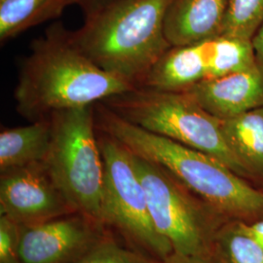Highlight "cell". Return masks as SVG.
I'll return each mask as SVG.
<instances>
[{"label": "cell", "instance_id": "1", "mask_svg": "<svg viewBox=\"0 0 263 263\" xmlns=\"http://www.w3.org/2000/svg\"><path fill=\"white\" fill-rule=\"evenodd\" d=\"M134 87L95 65L76 46L71 31L57 23L32 42L20 67L14 97L20 115L33 122L93 105Z\"/></svg>", "mask_w": 263, "mask_h": 263}, {"label": "cell", "instance_id": "2", "mask_svg": "<svg viewBox=\"0 0 263 263\" xmlns=\"http://www.w3.org/2000/svg\"><path fill=\"white\" fill-rule=\"evenodd\" d=\"M97 129L136 155L169 171L226 220L246 221L263 215V189L221 161L127 122L102 103L95 104Z\"/></svg>", "mask_w": 263, "mask_h": 263}, {"label": "cell", "instance_id": "3", "mask_svg": "<svg viewBox=\"0 0 263 263\" xmlns=\"http://www.w3.org/2000/svg\"><path fill=\"white\" fill-rule=\"evenodd\" d=\"M171 0H113L86 15L71 36L95 65L135 86L172 45L164 23Z\"/></svg>", "mask_w": 263, "mask_h": 263}, {"label": "cell", "instance_id": "4", "mask_svg": "<svg viewBox=\"0 0 263 263\" xmlns=\"http://www.w3.org/2000/svg\"><path fill=\"white\" fill-rule=\"evenodd\" d=\"M127 122L221 161L240 177L254 182L226 140L222 120L187 92L136 86L100 102Z\"/></svg>", "mask_w": 263, "mask_h": 263}, {"label": "cell", "instance_id": "5", "mask_svg": "<svg viewBox=\"0 0 263 263\" xmlns=\"http://www.w3.org/2000/svg\"><path fill=\"white\" fill-rule=\"evenodd\" d=\"M51 143L45 163L76 212L103 223L104 169L95 104L51 116Z\"/></svg>", "mask_w": 263, "mask_h": 263}, {"label": "cell", "instance_id": "6", "mask_svg": "<svg viewBox=\"0 0 263 263\" xmlns=\"http://www.w3.org/2000/svg\"><path fill=\"white\" fill-rule=\"evenodd\" d=\"M131 157L154 226L174 253L213 255L216 233L227 220L169 171L133 152Z\"/></svg>", "mask_w": 263, "mask_h": 263}, {"label": "cell", "instance_id": "7", "mask_svg": "<svg viewBox=\"0 0 263 263\" xmlns=\"http://www.w3.org/2000/svg\"><path fill=\"white\" fill-rule=\"evenodd\" d=\"M98 140L104 161V226L116 232L128 247L164 262L174 249L154 226L131 152L120 141L100 130Z\"/></svg>", "mask_w": 263, "mask_h": 263}, {"label": "cell", "instance_id": "8", "mask_svg": "<svg viewBox=\"0 0 263 263\" xmlns=\"http://www.w3.org/2000/svg\"><path fill=\"white\" fill-rule=\"evenodd\" d=\"M108 233L104 224L80 212L20 226V262H78Z\"/></svg>", "mask_w": 263, "mask_h": 263}, {"label": "cell", "instance_id": "9", "mask_svg": "<svg viewBox=\"0 0 263 263\" xmlns=\"http://www.w3.org/2000/svg\"><path fill=\"white\" fill-rule=\"evenodd\" d=\"M0 173V215L19 226H33L76 212L45 162Z\"/></svg>", "mask_w": 263, "mask_h": 263}, {"label": "cell", "instance_id": "10", "mask_svg": "<svg viewBox=\"0 0 263 263\" xmlns=\"http://www.w3.org/2000/svg\"><path fill=\"white\" fill-rule=\"evenodd\" d=\"M220 120L263 107V71L257 66L194 85L186 91Z\"/></svg>", "mask_w": 263, "mask_h": 263}, {"label": "cell", "instance_id": "11", "mask_svg": "<svg viewBox=\"0 0 263 263\" xmlns=\"http://www.w3.org/2000/svg\"><path fill=\"white\" fill-rule=\"evenodd\" d=\"M213 38L183 46H172L139 86L183 92L210 80L214 60Z\"/></svg>", "mask_w": 263, "mask_h": 263}, {"label": "cell", "instance_id": "12", "mask_svg": "<svg viewBox=\"0 0 263 263\" xmlns=\"http://www.w3.org/2000/svg\"><path fill=\"white\" fill-rule=\"evenodd\" d=\"M229 0H171L164 29L172 46H183L220 34Z\"/></svg>", "mask_w": 263, "mask_h": 263}, {"label": "cell", "instance_id": "13", "mask_svg": "<svg viewBox=\"0 0 263 263\" xmlns=\"http://www.w3.org/2000/svg\"><path fill=\"white\" fill-rule=\"evenodd\" d=\"M51 143V120L44 118L0 134V172L45 162Z\"/></svg>", "mask_w": 263, "mask_h": 263}, {"label": "cell", "instance_id": "14", "mask_svg": "<svg viewBox=\"0 0 263 263\" xmlns=\"http://www.w3.org/2000/svg\"><path fill=\"white\" fill-rule=\"evenodd\" d=\"M226 141L252 175L263 185V107L222 120Z\"/></svg>", "mask_w": 263, "mask_h": 263}, {"label": "cell", "instance_id": "15", "mask_svg": "<svg viewBox=\"0 0 263 263\" xmlns=\"http://www.w3.org/2000/svg\"><path fill=\"white\" fill-rule=\"evenodd\" d=\"M79 0H0V41L3 43L50 20Z\"/></svg>", "mask_w": 263, "mask_h": 263}, {"label": "cell", "instance_id": "16", "mask_svg": "<svg viewBox=\"0 0 263 263\" xmlns=\"http://www.w3.org/2000/svg\"><path fill=\"white\" fill-rule=\"evenodd\" d=\"M214 254L222 263H263V248L249 235L243 221H226L216 233Z\"/></svg>", "mask_w": 263, "mask_h": 263}, {"label": "cell", "instance_id": "17", "mask_svg": "<svg viewBox=\"0 0 263 263\" xmlns=\"http://www.w3.org/2000/svg\"><path fill=\"white\" fill-rule=\"evenodd\" d=\"M263 24V0H229L219 35L252 40Z\"/></svg>", "mask_w": 263, "mask_h": 263}, {"label": "cell", "instance_id": "18", "mask_svg": "<svg viewBox=\"0 0 263 263\" xmlns=\"http://www.w3.org/2000/svg\"><path fill=\"white\" fill-rule=\"evenodd\" d=\"M76 263H163L141 254L127 245H122L113 237L112 232Z\"/></svg>", "mask_w": 263, "mask_h": 263}, {"label": "cell", "instance_id": "19", "mask_svg": "<svg viewBox=\"0 0 263 263\" xmlns=\"http://www.w3.org/2000/svg\"><path fill=\"white\" fill-rule=\"evenodd\" d=\"M20 226L10 217L0 215V263H21Z\"/></svg>", "mask_w": 263, "mask_h": 263}, {"label": "cell", "instance_id": "20", "mask_svg": "<svg viewBox=\"0 0 263 263\" xmlns=\"http://www.w3.org/2000/svg\"><path fill=\"white\" fill-rule=\"evenodd\" d=\"M163 263H221L213 255H186L173 253Z\"/></svg>", "mask_w": 263, "mask_h": 263}, {"label": "cell", "instance_id": "21", "mask_svg": "<svg viewBox=\"0 0 263 263\" xmlns=\"http://www.w3.org/2000/svg\"><path fill=\"white\" fill-rule=\"evenodd\" d=\"M252 44L254 48L256 66L263 71V24L258 28L254 37L252 38Z\"/></svg>", "mask_w": 263, "mask_h": 263}, {"label": "cell", "instance_id": "22", "mask_svg": "<svg viewBox=\"0 0 263 263\" xmlns=\"http://www.w3.org/2000/svg\"><path fill=\"white\" fill-rule=\"evenodd\" d=\"M243 226L246 232L252 236L254 240L263 248V220L255 221L252 224H248L243 221Z\"/></svg>", "mask_w": 263, "mask_h": 263}, {"label": "cell", "instance_id": "23", "mask_svg": "<svg viewBox=\"0 0 263 263\" xmlns=\"http://www.w3.org/2000/svg\"><path fill=\"white\" fill-rule=\"evenodd\" d=\"M113 0H79L78 4L83 8L85 14H89L95 10L99 9L104 5L108 4Z\"/></svg>", "mask_w": 263, "mask_h": 263}, {"label": "cell", "instance_id": "24", "mask_svg": "<svg viewBox=\"0 0 263 263\" xmlns=\"http://www.w3.org/2000/svg\"><path fill=\"white\" fill-rule=\"evenodd\" d=\"M219 261H220V260H219ZM220 262H221V261H220ZM221 263H222V262H221Z\"/></svg>", "mask_w": 263, "mask_h": 263}]
</instances>
